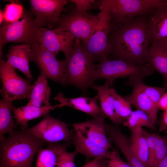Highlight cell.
Segmentation results:
<instances>
[{"mask_svg":"<svg viewBox=\"0 0 167 167\" xmlns=\"http://www.w3.org/2000/svg\"><path fill=\"white\" fill-rule=\"evenodd\" d=\"M51 95L47 79L40 75L32 85L30 97L27 105L36 107L50 105Z\"/></svg>","mask_w":167,"mask_h":167,"instance_id":"cb8c5ba5","label":"cell"},{"mask_svg":"<svg viewBox=\"0 0 167 167\" xmlns=\"http://www.w3.org/2000/svg\"><path fill=\"white\" fill-rule=\"evenodd\" d=\"M64 60L66 69L63 85L75 86L86 93L89 86L93 84L96 65L79 39L75 38L72 51Z\"/></svg>","mask_w":167,"mask_h":167,"instance_id":"3957f363","label":"cell"},{"mask_svg":"<svg viewBox=\"0 0 167 167\" xmlns=\"http://www.w3.org/2000/svg\"><path fill=\"white\" fill-rule=\"evenodd\" d=\"M54 100L60 104L55 106V108L67 106L84 112L91 115L92 118L105 116L97 104V95L93 98L80 96L75 98H67L62 93H58Z\"/></svg>","mask_w":167,"mask_h":167,"instance_id":"9a60e30c","label":"cell"},{"mask_svg":"<svg viewBox=\"0 0 167 167\" xmlns=\"http://www.w3.org/2000/svg\"><path fill=\"white\" fill-rule=\"evenodd\" d=\"M31 48L30 61L38 66L40 75L64 85L66 69L64 60H58L56 56L39 43Z\"/></svg>","mask_w":167,"mask_h":167,"instance_id":"30bf717a","label":"cell"},{"mask_svg":"<svg viewBox=\"0 0 167 167\" xmlns=\"http://www.w3.org/2000/svg\"><path fill=\"white\" fill-rule=\"evenodd\" d=\"M32 51L31 47L26 44L11 45L6 54V62L24 74L30 82L33 80L29 65Z\"/></svg>","mask_w":167,"mask_h":167,"instance_id":"e0dca14e","label":"cell"},{"mask_svg":"<svg viewBox=\"0 0 167 167\" xmlns=\"http://www.w3.org/2000/svg\"><path fill=\"white\" fill-rule=\"evenodd\" d=\"M154 71L148 62L135 65L121 60L106 58L96 65L93 80L106 79L111 86L114 81L119 78H128L129 82L143 81L144 78L152 74Z\"/></svg>","mask_w":167,"mask_h":167,"instance_id":"277c9868","label":"cell"},{"mask_svg":"<svg viewBox=\"0 0 167 167\" xmlns=\"http://www.w3.org/2000/svg\"><path fill=\"white\" fill-rule=\"evenodd\" d=\"M131 135L129 142L131 149L136 157L147 167L149 150L147 140L142 127L130 129Z\"/></svg>","mask_w":167,"mask_h":167,"instance_id":"603a6c76","label":"cell"},{"mask_svg":"<svg viewBox=\"0 0 167 167\" xmlns=\"http://www.w3.org/2000/svg\"><path fill=\"white\" fill-rule=\"evenodd\" d=\"M64 144H49L41 148L37 153L35 167H55L57 158Z\"/></svg>","mask_w":167,"mask_h":167,"instance_id":"484cf974","label":"cell"},{"mask_svg":"<svg viewBox=\"0 0 167 167\" xmlns=\"http://www.w3.org/2000/svg\"><path fill=\"white\" fill-rule=\"evenodd\" d=\"M99 9L100 11L98 13L99 22L97 29L84 44H81L94 61L100 62L108 58L111 54V46L108 38L111 18L106 9L104 8Z\"/></svg>","mask_w":167,"mask_h":167,"instance_id":"ba28073f","label":"cell"},{"mask_svg":"<svg viewBox=\"0 0 167 167\" xmlns=\"http://www.w3.org/2000/svg\"><path fill=\"white\" fill-rule=\"evenodd\" d=\"M68 145L64 144L58 155L57 160V167H76L75 164V157L77 154L74 151L69 152L66 150Z\"/></svg>","mask_w":167,"mask_h":167,"instance_id":"1f68e13d","label":"cell"},{"mask_svg":"<svg viewBox=\"0 0 167 167\" xmlns=\"http://www.w3.org/2000/svg\"><path fill=\"white\" fill-rule=\"evenodd\" d=\"M167 154V139L161 136L152 158L148 161L147 167H157Z\"/></svg>","mask_w":167,"mask_h":167,"instance_id":"4dcf8cb0","label":"cell"},{"mask_svg":"<svg viewBox=\"0 0 167 167\" xmlns=\"http://www.w3.org/2000/svg\"><path fill=\"white\" fill-rule=\"evenodd\" d=\"M108 38L111 55L135 65L148 62L151 41L148 15L136 16L123 23H111Z\"/></svg>","mask_w":167,"mask_h":167,"instance_id":"6da1fadb","label":"cell"},{"mask_svg":"<svg viewBox=\"0 0 167 167\" xmlns=\"http://www.w3.org/2000/svg\"><path fill=\"white\" fill-rule=\"evenodd\" d=\"M4 21V16L3 11L0 10V24L1 25Z\"/></svg>","mask_w":167,"mask_h":167,"instance_id":"60d3db41","label":"cell"},{"mask_svg":"<svg viewBox=\"0 0 167 167\" xmlns=\"http://www.w3.org/2000/svg\"><path fill=\"white\" fill-rule=\"evenodd\" d=\"M87 166H88V163L86 164L85 165H84V166H83L81 167H87Z\"/></svg>","mask_w":167,"mask_h":167,"instance_id":"b9f144b4","label":"cell"},{"mask_svg":"<svg viewBox=\"0 0 167 167\" xmlns=\"http://www.w3.org/2000/svg\"><path fill=\"white\" fill-rule=\"evenodd\" d=\"M148 25L151 43L167 42V6L148 15Z\"/></svg>","mask_w":167,"mask_h":167,"instance_id":"ac0fdd59","label":"cell"},{"mask_svg":"<svg viewBox=\"0 0 167 167\" xmlns=\"http://www.w3.org/2000/svg\"><path fill=\"white\" fill-rule=\"evenodd\" d=\"M143 133L147 140L148 146V161L152 158L161 136L154 133L148 132L143 130Z\"/></svg>","mask_w":167,"mask_h":167,"instance_id":"d6a6232c","label":"cell"},{"mask_svg":"<svg viewBox=\"0 0 167 167\" xmlns=\"http://www.w3.org/2000/svg\"><path fill=\"white\" fill-rule=\"evenodd\" d=\"M167 6L165 0H101L99 9L104 8L109 13L111 23H123L137 16L148 15L154 10Z\"/></svg>","mask_w":167,"mask_h":167,"instance_id":"5b68a950","label":"cell"},{"mask_svg":"<svg viewBox=\"0 0 167 167\" xmlns=\"http://www.w3.org/2000/svg\"><path fill=\"white\" fill-rule=\"evenodd\" d=\"M100 158H95L92 161L88 163L87 167H98L100 160Z\"/></svg>","mask_w":167,"mask_h":167,"instance_id":"74e56055","label":"cell"},{"mask_svg":"<svg viewBox=\"0 0 167 167\" xmlns=\"http://www.w3.org/2000/svg\"><path fill=\"white\" fill-rule=\"evenodd\" d=\"M91 86L97 92L101 109L106 117L117 125L123 123V120L117 114L115 111L114 100L111 92L110 86L106 82L103 85L92 84Z\"/></svg>","mask_w":167,"mask_h":167,"instance_id":"44dd1931","label":"cell"},{"mask_svg":"<svg viewBox=\"0 0 167 167\" xmlns=\"http://www.w3.org/2000/svg\"><path fill=\"white\" fill-rule=\"evenodd\" d=\"M27 130L46 142L64 141L69 143L72 141L71 131L67 124L53 117L49 113L44 115L39 123Z\"/></svg>","mask_w":167,"mask_h":167,"instance_id":"8fae6325","label":"cell"},{"mask_svg":"<svg viewBox=\"0 0 167 167\" xmlns=\"http://www.w3.org/2000/svg\"><path fill=\"white\" fill-rule=\"evenodd\" d=\"M107 167H131L129 164L124 161L121 158L116 150L112 151L111 157L108 159Z\"/></svg>","mask_w":167,"mask_h":167,"instance_id":"e575fe53","label":"cell"},{"mask_svg":"<svg viewBox=\"0 0 167 167\" xmlns=\"http://www.w3.org/2000/svg\"><path fill=\"white\" fill-rule=\"evenodd\" d=\"M33 13L24 9L22 17L12 22H3L0 28V59H2L3 46L10 42L21 43L31 48L38 43L40 27L35 24Z\"/></svg>","mask_w":167,"mask_h":167,"instance_id":"8992f818","label":"cell"},{"mask_svg":"<svg viewBox=\"0 0 167 167\" xmlns=\"http://www.w3.org/2000/svg\"><path fill=\"white\" fill-rule=\"evenodd\" d=\"M24 9L19 1L11 2L6 6L3 11L4 22H12L20 19L23 16Z\"/></svg>","mask_w":167,"mask_h":167,"instance_id":"f1b7e54d","label":"cell"},{"mask_svg":"<svg viewBox=\"0 0 167 167\" xmlns=\"http://www.w3.org/2000/svg\"><path fill=\"white\" fill-rule=\"evenodd\" d=\"M61 15L55 28L71 32L84 44L95 33L98 26L99 17L87 11H78L75 6L67 8Z\"/></svg>","mask_w":167,"mask_h":167,"instance_id":"52a82bcc","label":"cell"},{"mask_svg":"<svg viewBox=\"0 0 167 167\" xmlns=\"http://www.w3.org/2000/svg\"><path fill=\"white\" fill-rule=\"evenodd\" d=\"M131 83H136L141 88L145 95L158 108L159 101L162 95L166 92L167 87H159L150 86L144 84L143 81L130 82H127L126 84Z\"/></svg>","mask_w":167,"mask_h":167,"instance_id":"f546056e","label":"cell"},{"mask_svg":"<svg viewBox=\"0 0 167 167\" xmlns=\"http://www.w3.org/2000/svg\"><path fill=\"white\" fill-rule=\"evenodd\" d=\"M122 123L124 126L129 129L139 127L153 129L155 125L147 114L137 109L133 111L128 117L123 120Z\"/></svg>","mask_w":167,"mask_h":167,"instance_id":"4316f807","label":"cell"},{"mask_svg":"<svg viewBox=\"0 0 167 167\" xmlns=\"http://www.w3.org/2000/svg\"><path fill=\"white\" fill-rule=\"evenodd\" d=\"M108 159H102L99 162L98 167H107Z\"/></svg>","mask_w":167,"mask_h":167,"instance_id":"ab89813d","label":"cell"},{"mask_svg":"<svg viewBox=\"0 0 167 167\" xmlns=\"http://www.w3.org/2000/svg\"><path fill=\"white\" fill-rule=\"evenodd\" d=\"M55 108V106L51 105L36 107L26 105L18 108L13 106L12 111L16 125L19 124L22 129L26 130L28 129L27 123L28 121L44 116L49 113L50 110Z\"/></svg>","mask_w":167,"mask_h":167,"instance_id":"7402d4cb","label":"cell"},{"mask_svg":"<svg viewBox=\"0 0 167 167\" xmlns=\"http://www.w3.org/2000/svg\"><path fill=\"white\" fill-rule=\"evenodd\" d=\"M0 141V167H32L35 156L46 142L23 129Z\"/></svg>","mask_w":167,"mask_h":167,"instance_id":"7a4b0ae2","label":"cell"},{"mask_svg":"<svg viewBox=\"0 0 167 167\" xmlns=\"http://www.w3.org/2000/svg\"><path fill=\"white\" fill-rule=\"evenodd\" d=\"M15 69L2 59H0V76L2 86L0 93L2 98L12 101L29 99L32 85L31 82L18 75Z\"/></svg>","mask_w":167,"mask_h":167,"instance_id":"9c48e42d","label":"cell"},{"mask_svg":"<svg viewBox=\"0 0 167 167\" xmlns=\"http://www.w3.org/2000/svg\"><path fill=\"white\" fill-rule=\"evenodd\" d=\"M148 62L161 75L167 87V42L151 43Z\"/></svg>","mask_w":167,"mask_h":167,"instance_id":"ffe728a7","label":"cell"},{"mask_svg":"<svg viewBox=\"0 0 167 167\" xmlns=\"http://www.w3.org/2000/svg\"><path fill=\"white\" fill-rule=\"evenodd\" d=\"M157 167H167V154L161 160Z\"/></svg>","mask_w":167,"mask_h":167,"instance_id":"f35d334b","label":"cell"},{"mask_svg":"<svg viewBox=\"0 0 167 167\" xmlns=\"http://www.w3.org/2000/svg\"><path fill=\"white\" fill-rule=\"evenodd\" d=\"M158 109L164 111L167 110V92H165L161 97L158 105Z\"/></svg>","mask_w":167,"mask_h":167,"instance_id":"d590c367","label":"cell"},{"mask_svg":"<svg viewBox=\"0 0 167 167\" xmlns=\"http://www.w3.org/2000/svg\"><path fill=\"white\" fill-rule=\"evenodd\" d=\"M167 130V110L164 111L160 122L159 131Z\"/></svg>","mask_w":167,"mask_h":167,"instance_id":"8d00e7d4","label":"cell"},{"mask_svg":"<svg viewBox=\"0 0 167 167\" xmlns=\"http://www.w3.org/2000/svg\"><path fill=\"white\" fill-rule=\"evenodd\" d=\"M98 0H71L69 2H73L78 11L82 12H87L90 9L97 5Z\"/></svg>","mask_w":167,"mask_h":167,"instance_id":"836d02e7","label":"cell"},{"mask_svg":"<svg viewBox=\"0 0 167 167\" xmlns=\"http://www.w3.org/2000/svg\"><path fill=\"white\" fill-rule=\"evenodd\" d=\"M133 87L131 93L127 96H122L137 110L143 111L147 114L155 124L158 108L145 95L139 86L135 83L127 84Z\"/></svg>","mask_w":167,"mask_h":167,"instance_id":"d6986e66","label":"cell"},{"mask_svg":"<svg viewBox=\"0 0 167 167\" xmlns=\"http://www.w3.org/2000/svg\"><path fill=\"white\" fill-rule=\"evenodd\" d=\"M75 38L70 32L60 28L49 29L43 27L39 28L38 41L55 56L60 51L62 52L65 58L72 52Z\"/></svg>","mask_w":167,"mask_h":167,"instance_id":"4fadbf2b","label":"cell"},{"mask_svg":"<svg viewBox=\"0 0 167 167\" xmlns=\"http://www.w3.org/2000/svg\"><path fill=\"white\" fill-rule=\"evenodd\" d=\"M12 101L2 98L0 101V140L5 138L4 135L7 133L10 134L14 130L15 126L14 116L11 114L13 105Z\"/></svg>","mask_w":167,"mask_h":167,"instance_id":"d4e9b609","label":"cell"},{"mask_svg":"<svg viewBox=\"0 0 167 167\" xmlns=\"http://www.w3.org/2000/svg\"><path fill=\"white\" fill-rule=\"evenodd\" d=\"M106 117L93 118L86 122L74 123L73 126L75 131L109 150L112 146L106 134L104 122Z\"/></svg>","mask_w":167,"mask_h":167,"instance_id":"5bb4252c","label":"cell"},{"mask_svg":"<svg viewBox=\"0 0 167 167\" xmlns=\"http://www.w3.org/2000/svg\"><path fill=\"white\" fill-rule=\"evenodd\" d=\"M34 21L40 28L47 25L48 29L55 27L59 21L67 0H30Z\"/></svg>","mask_w":167,"mask_h":167,"instance_id":"7c38bea8","label":"cell"},{"mask_svg":"<svg viewBox=\"0 0 167 167\" xmlns=\"http://www.w3.org/2000/svg\"><path fill=\"white\" fill-rule=\"evenodd\" d=\"M75 131H71V140L75 147V151L77 154H83L88 159H109L112 151L104 148L79 132Z\"/></svg>","mask_w":167,"mask_h":167,"instance_id":"2e32d148","label":"cell"},{"mask_svg":"<svg viewBox=\"0 0 167 167\" xmlns=\"http://www.w3.org/2000/svg\"><path fill=\"white\" fill-rule=\"evenodd\" d=\"M111 92L114 100L116 113L123 120L128 117L133 111L131 104L122 96L118 94L114 89L111 88Z\"/></svg>","mask_w":167,"mask_h":167,"instance_id":"83f0119b","label":"cell"}]
</instances>
